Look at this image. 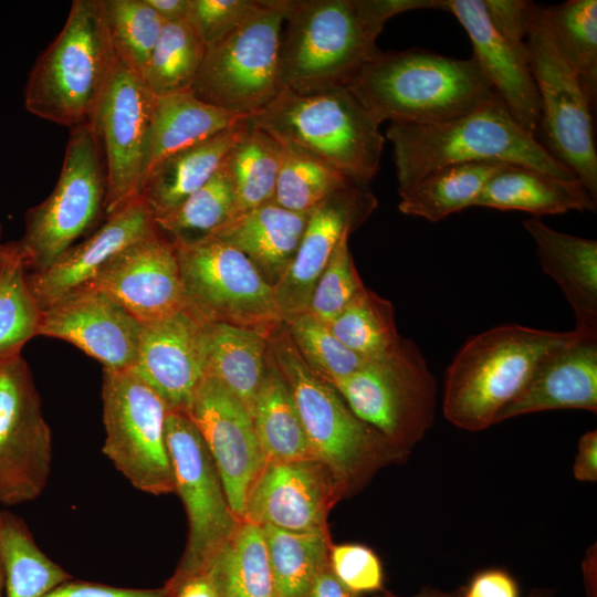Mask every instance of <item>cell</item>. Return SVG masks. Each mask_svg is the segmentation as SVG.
Returning a JSON list of instances; mask_svg holds the SVG:
<instances>
[{"label": "cell", "instance_id": "3", "mask_svg": "<svg viewBox=\"0 0 597 597\" xmlns=\"http://www.w3.org/2000/svg\"><path fill=\"white\" fill-rule=\"evenodd\" d=\"M268 342L271 360L292 392L314 457L329 468L346 494L362 489L379 469L407 459L409 452L360 420L338 391L311 369L283 323Z\"/></svg>", "mask_w": 597, "mask_h": 597}, {"label": "cell", "instance_id": "36", "mask_svg": "<svg viewBox=\"0 0 597 597\" xmlns=\"http://www.w3.org/2000/svg\"><path fill=\"white\" fill-rule=\"evenodd\" d=\"M0 555L4 570V597H43L71 579L36 545L24 521L0 512Z\"/></svg>", "mask_w": 597, "mask_h": 597}, {"label": "cell", "instance_id": "52", "mask_svg": "<svg viewBox=\"0 0 597 597\" xmlns=\"http://www.w3.org/2000/svg\"><path fill=\"white\" fill-rule=\"evenodd\" d=\"M166 597H221L219 589L207 572L168 579L164 585Z\"/></svg>", "mask_w": 597, "mask_h": 597}, {"label": "cell", "instance_id": "51", "mask_svg": "<svg viewBox=\"0 0 597 597\" xmlns=\"http://www.w3.org/2000/svg\"><path fill=\"white\" fill-rule=\"evenodd\" d=\"M461 597H521L515 579L505 570L492 568L478 573Z\"/></svg>", "mask_w": 597, "mask_h": 597}, {"label": "cell", "instance_id": "48", "mask_svg": "<svg viewBox=\"0 0 597 597\" xmlns=\"http://www.w3.org/2000/svg\"><path fill=\"white\" fill-rule=\"evenodd\" d=\"M261 0H190L188 21L208 49L243 23Z\"/></svg>", "mask_w": 597, "mask_h": 597}, {"label": "cell", "instance_id": "50", "mask_svg": "<svg viewBox=\"0 0 597 597\" xmlns=\"http://www.w3.org/2000/svg\"><path fill=\"white\" fill-rule=\"evenodd\" d=\"M43 597H166V591L164 586L154 589H136L69 579Z\"/></svg>", "mask_w": 597, "mask_h": 597}, {"label": "cell", "instance_id": "27", "mask_svg": "<svg viewBox=\"0 0 597 597\" xmlns=\"http://www.w3.org/2000/svg\"><path fill=\"white\" fill-rule=\"evenodd\" d=\"M307 212L287 210L272 200L228 220L210 235L244 253L274 285L294 259Z\"/></svg>", "mask_w": 597, "mask_h": 597}, {"label": "cell", "instance_id": "59", "mask_svg": "<svg viewBox=\"0 0 597 597\" xmlns=\"http://www.w3.org/2000/svg\"><path fill=\"white\" fill-rule=\"evenodd\" d=\"M3 243L0 242V250L2 249Z\"/></svg>", "mask_w": 597, "mask_h": 597}, {"label": "cell", "instance_id": "35", "mask_svg": "<svg viewBox=\"0 0 597 597\" xmlns=\"http://www.w3.org/2000/svg\"><path fill=\"white\" fill-rule=\"evenodd\" d=\"M207 572L221 597H276L260 525L242 520Z\"/></svg>", "mask_w": 597, "mask_h": 597}, {"label": "cell", "instance_id": "49", "mask_svg": "<svg viewBox=\"0 0 597 597\" xmlns=\"http://www.w3.org/2000/svg\"><path fill=\"white\" fill-rule=\"evenodd\" d=\"M492 24L509 40L524 44L534 4L524 0H483Z\"/></svg>", "mask_w": 597, "mask_h": 597}, {"label": "cell", "instance_id": "45", "mask_svg": "<svg viewBox=\"0 0 597 597\" xmlns=\"http://www.w3.org/2000/svg\"><path fill=\"white\" fill-rule=\"evenodd\" d=\"M283 324L305 363L329 384L349 376L367 362L347 348L328 325L308 311L285 318Z\"/></svg>", "mask_w": 597, "mask_h": 597}, {"label": "cell", "instance_id": "23", "mask_svg": "<svg viewBox=\"0 0 597 597\" xmlns=\"http://www.w3.org/2000/svg\"><path fill=\"white\" fill-rule=\"evenodd\" d=\"M468 33L473 57L513 118L534 136L541 118L540 96L526 45L499 32L490 21L483 0H442Z\"/></svg>", "mask_w": 597, "mask_h": 597}, {"label": "cell", "instance_id": "1", "mask_svg": "<svg viewBox=\"0 0 597 597\" xmlns=\"http://www.w3.org/2000/svg\"><path fill=\"white\" fill-rule=\"evenodd\" d=\"M347 87L380 124L442 123L498 96L473 56L418 48L378 50Z\"/></svg>", "mask_w": 597, "mask_h": 597}, {"label": "cell", "instance_id": "46", "mask_svg": "<svg viewBox=\"0 0 597 597\" xmlns=\"http://www.w3.org/2000/svg\"><path fill=\"white\" fill-rule=\"evenodd\" d=\"M352 231L335 247L313 290L307 311L328 325L365 287L348 248Z\"/></svg>", "mask_w": 597, "mask_h": 597}, {"label": "cell", "instance_id": "5", "mask_svg": "<svg viewBox=\"0 0 597 597\" xmlns=\"http://www.w3.org/2000/svg\"><path fill=\"white\" fill-rule=\"evenodd\" d=\"M381 31L364 0H290L281 32V90L347 86L378 52Z\"/></svg>", "mask_w": 597, "mask_h": 597}, {"label": "cell", "instance_id": "56", "mask_svg": "<svg viewBox=\"0 0 597 597\" xmlns=\"http://www.w3.org/2000/svg\"><path fill=\"white\" fill-rule=\"evenodd\" d=\"M373 597H399V596H395L390 593H381V594H377ZM412 597H453L449 594H444V593H441V591H437V590H432V589H426V590H422L420 591L419 594H417L416 596H412Z\"/></svg>", "mask_w": 597, "mask_h": 597}, {"label": "cell", "instance_id": "33", "mask_svg": "<svg viewBox=\"0 0 597 597\" xmlns=\"http://www.w3.org/2000/svg\"><path fill=\"white\" fill-rule=\"evenodd\" d=\"M251 416L266 462L315 458L292 392L270 355Z\"/></svg>", "mask_w": 597, "mask_h": 597}, {"label": "cell", "instance_id": "8", "mask_svg": "<svg viewBox=\"0 0 597 597\" xmlns=\"http://www.w3.org/2000/svg\"><path fill=\"white\" fill-rule=\"evenodd\" d=\"M106 193V166L93 125L70 129L52 192L25 212L23 237L11 242L25 270L48 269L87 232L104 212Z\"/></svg>", "mask_w": 597, "mask_h": 597}, {"label": "cell", "instance_id": "54", "mask_svg": "<svg viewBox=\"0 0 597 597\" xmlns=\"http://www.w3.org/2000/svg\"><path fill=\"white\" fill-rule=\"evenodd\" d=\"M304 597H365L344 586L333 574L328 563L317 573Z\"/></svg>", "mask_w": 597, "mask_h": 597}, {"label": "cell", "instance_id": "26", "mask_svg": "<svg viewBox=\"0 0 597 597\" xmlns=\"http://www.w3.org/2000/svg\"><path fill=\"white\" fill-rule=\"evenodd\" d=\"M543 271L573 310L574 331L597 336V241L557 231L537 217L523 221Z\"/></svg>", "mask_w": 597, "mask_h": 597}, {"label": "cell", "instance_id": "28", "mask_svg": "<svg viewBox=\"0 0 597 597\" xmlns=\"http://www.w3.org/2000/svg\"><path fill=\"white\" fill-rule=\"evenodd\" d=\"M249 117L216 136L176 151L146 175L140 190L154 219L171 211L202 187L222 166L249 127Z\"/></svg>", "mask_w": 597, "mask_h": 597}, {"label": "cell", "instance_id": "7", "mask_svg": "<svg viewBox=\"0 0 597 597\" xmlns=\"http://www.w3.org/2000/svg\"><path fill=\"white\" fill-rule=\"evenodd\" d=\"M116 59L101 0L72 1L24 88L29 113L70 129L90 124Z\"/></svg>", "mask_w": 597, "mask_h": 597}, {"label": "cell", "instance_id": "21", "mask_svg": "<svg viewBox=\"0 0 597 597\" xmlns=\"http://www.w3.org/2000/svg\"><path fill=\"white\" fill-rule=\"evenodd\" d=\"M377 207L366 186L336 191L307 212V222L294 259L273 285L282 322L307 311L321 274L346 231L360 227Z\"/></svg>", "mask_w": 597, "mask_h": 597}, {"label": "cell", "instance_id": "15", "mask_svg": "<svg viewBox=\"0 0 597 597\" xmlns=\"http://www.w3.org/2000/svg\"><path fill=\"white\" fill-rule=\"evenodd\" d=\"M51 430L21 355L0 360V504L36 499L51 470Z\"/></svg>", "mask_w": 597, "mask_h": 597}, {"label": "cell", "instance_id": "6", "mask_svg": "<svg viewBox=\"0 0 597 597\" xmlns=\"http://www.w3.org/2000/svg\"><path fill=\"white\" fill-rule=\"evenodd\" d=\"M249 121L280 142L321 158L360 186L376 176L385 138L380 123L347 86L297 93L281 90Z\"/></svg>", "mask_w": 597, "mask_h": 597}, {"label": "cell", "instance_id": "40", "mask_svg": "<svg viewBox=\"0 0 597 597\" xmlns=\"http://www.w3.org/2000/svg\"><path fill=\"white\" fill-rule=\"evenodd\" d=\"M281 143L283 156L273 197L276 205L307 212L336 191L360 186L307 150Z\"/></svg>", "mask_w": 597, "mask_h": 597}, {"label": "cell", "instance_id": "44", "mask_svg": "<svg viewBox=\"0 0 597 597\" xmlns=\"http://www.w3.org/2000/svg\"><path fill=\"white\" fill-rule=\"evenodd\" d=\"M117 56L140 77L165 22L146 0H101Z\"/></svg>", "mask_w": 597, "mask_h": 597}, {"label": "cell", "instance_id": "9", "mask_svg": "<svg viewBox=\"0 0 597 597\" xmlns=\"http://www.w3.org/2000/svg\"><path fill=\"white\" fill-rule=\"evenodd\" d=\"M185 310L207 323H224L270 335L282 322L273 285L232 245L208 235L174 243Z\"/></svg>", "mask_w": 597, "mask_h": 597}, {"label": "cell", "instance_id": "19", "mask_svg": "<svg viewBox=\"0 0 597 597\" xmlns=\"http://www.w3.org/2000/svg\"><path fill=\"white\" fill-rule=\"evenodd\" d=\"M142 324L102 290L84 285L42 310L39 334L63 339L93 357L106 370L135 365Z\"/></svg>", "mask_w": 597, "mask_h": 597}, {"label": "cell", "instance_id": "39", "mask_svg": "<svg viewBox=\"0 0 597 597\" xmlns=\"http://www.w3.org/2000/svg\"><path fill=\"white\" fill-rule=\"evenodd\" d=\"M553 40L595 103L597 92V1L569 0L543 6Z\"/></svg>", "mask_w": 597, "mask_h": 597}, {"label": "cell", "instance_id": "43", "mask_svg": "<svg viewBox=\"0 0 597 597\" xmlns=\"http://www.w3.org/2000/svg\"><path fill=\"white\" fill-rule=\"evenodd\" d=\"M232 209V186L221 166L202 187L154 220L168 240L186 243L210 235L231 218Z\"/></svg>", "mask_w": 597, "mask_h": 597}, {"label": "cell", "instance_id": "53", "mask_svg": "<svg viewBox=\"0 0 597 597\" xmlns=\"http://www.w3.org/2000/svg\"><path fill=\"white\" fill-rule=\"evenodd\" d=\"M576 480L595 482L597 480V431L583 434L578 441L577 454L573 465Z\"/></svg>", "mask_w": 597, "mask_h": 597}, {"label": "cell", "instance_id": "16", "mask_svg": "<svg viewBox=\"0 0 597 597\" xmlns=\"http://www.w3.org/2000/svg\"><path fill=\"white\" fill-rule=\"evenodd\" d=\"M154 102L143 78L116 54L91 122L106 166V217L140 198Z\"/></svg>", "mask_w": 597, "mask_h": 597}, {"label": "cell", "instance_id": "38", "mask_svg": "<svg viewBox=\"0 0 597 597\" xmlns=\"http://www.w3.org/2000/svg\"><path fill=\"white\" fill-rule=\"evenodd\" d=\"M332 333L366 360L392 355L401 345L390 301L364 287L328 324Z\"/></svg>", "mask_w": 597, "mask_h": 597}, {"label": "cell", "instance_id": "58", "mask_svg": "<svg viewBox=\"0 0 597 597\" xmlns=\"http://www.w3.org/2000/svg\"><path fill=\"white\" fill-rule=\"evenodd\" d=\"M4 570L0 555V597H4Z\"/></svg>", "mask_w": 597, "mask_h": 597}, {"label": "cell", "instance_id": "11", "mask_svg": "<svg viewBox=\"0 0 597 597\" xmlns=\"http://www.w3.org/2000/svg\"><path fill=\"white\" fill-rule=\"evenodd\" d=\"M290 0H261L259 9L206 50L191 86L201 101L250 116L281 91V32Z\"/></svg>", "mask_w": 597, "mask_h": 597}, {"label": "cell", "instance_id": "32", "mask_svg": "<svg viewBox=\"0 0 597 597\" xmlns=\"http://www.w3.org/2000/svg\"><path fill=\"white\" fill-rule=\"evenodd\" d=\"M505 165L474 161L436 169L399 193L398 209L405 214L434 222L474 207L488 181Z\"/></svg>", "mask_w": 597, "mask_h": 597}, {"label": "cell", "instance_id": "4", "mask_svg": "<svg viewBox=\"0 0 597 597\" xmlns=\"http://www.w3.org/2000/svg\"><path fill=\"white\" fill-rule=\"evenodd\" d=\"M572 333L505 324L472 336L446 373L442 408L447 420L468 431L494 425L542 357Z\"/></svg>", "mask_w": 597, "mask_h": 597}, {"label": "cell", "instance_id": "34", "mask_svg": "<svg viewBox=\"0 0 597 597\" xmlns=\"http://www.w3.org/2000/svg\"><path fill=\"white\" fill-rule=\"evenodd\" d=\"M282 156V143L250 122L222 164L233 190L230 219L273 200Z\"/></svg>", "mask_w": 597, "mask_h": 597}, {"label": "cell", "instance_id": "20", "mask_svg": "<svg viewBox=\"0 0 597 597\" xmlns=\"http://www.w3.org/2000/svg\"><path fill=\"white\" fill-rule=\"evenodd\" d=\"M85 285L114 297L140 324L185 308L176 250L159 231L117 252Z\"/></svg>", "mask_w": 597, "mask_h": 597}, {"label": "cell", "instance_id": "2", "mask_svg": "<svg viewBox=\"0 0 597 597\" xmlns=\"http://www.w3.org/2000/svg\"><path fill=\"white\" fill-rule=\"evenodd\" d=\"M386 137L394 147L398 193L436 169L474 161H501L562 179L577 178L513 118L499 95L447 122L390 123Z\"/></svg>", "mask_w": 597, "mask_h": 597}, {"label": "cell", "instance_id": "57", "mask_svg": "<svg viewBox=\"0 0 597 597\" xmlns=\"http://www.w3.org/2000/svg\"><path fill=\"white\" fill-rule=\"evenodd\" d=\"M526 597H552V591L547 589H534Z\"/></svg>", "mask_w": 597, "mask_h": 597}, {"label": "cell", "instance_id": "24", "mask_svg": "<svg viewBox=\"0 0 597 597\" xmlns=\"http://www.w3.org/2000/svg\"><path fill=\"white\" fill-rule=\"evenodd\" d=\"M554 409L597 412V336L573 331L567 341L548 350L495 423Z\"/></svg>", "mask_w": 597, "mask_h": 597}, {"label": "cell", "instance_id": "41", "mask_svg": "<svg viewBox=\"0 0 597 597\" xmlns=\"http://www.w3.org/2000/svg\"><path fill=\"white\" fill-rule=\"evenodd\" d=\"M207 48L184 19L166 22L142 78L155 96L190 90Z\"/></svg>", "mask_w": 597, "mask_h": 597}, {"label": "cell", "instance_id": "37", "mask_svg": "<svg viewBox=\"0 0 597 597\" xmlns=\"http://www.w3.org/2000/svg\"><path fill=\"white\" fill-rule=\"evenodd\" d=\"M276 597H304L328 563V532L298 533L262 525Z\"/></svg>", "mask_w": 597, "mask_h": 597}, {"label": "cell", "instance_id": "25", "mask_svg": "<svg viewBox=\"0 0 597 597\" xmlns=\"http://www.w3.org/2000/svg\"><path fill=\"white\" fill-rule=\"evenodd\" d=\"M154 217L138 198L106 217V221L83 242L67 249L51 266L27 273L29 287L41 310L87 284L97 271L127 245L156 233Z\"/></svg>", "mask_w": 597, "mask_h": 597}, {"label": "cell", "instance_id": "22", "mask_svg": "<svg viewBox=\"0 0 597 597\" xmlns=\"http://www.w3.org/2000/svg\"><path fill=\"white\" fill-rule=\"evenodd\" d=\"M132 370L168 410L186 412L205 378L203 322L187 310L142 324Z\"/></svg>", "mask_w": 597, "mask_h": 597}, {"label": "cell", "instance_id": "31", "mask_svg": "<svg viewBox=\"0 0 597 597\" xmlns=\"http://www.w3.org/2000/svg\"><path fill=\"white\" fill-rule=\"evenodd\" d=\"M269 335L224 323L203 322L205 375L250 411L269 365Z\"/></svg>", "mask_w": 597, "mask_h": 597}, {"label": "cell", "instance_id": "55", "mask_svg": "<svg viewBox=\"0 0 597 597\" xmlns=\"http://www.w3.org/2000/svg\"><path fill=\"white\" fill-rule=\"evenodd\" d=\"M155 12L166 22L187 19L190 0H146Z\"/></svg>", "mask_w": 597, "mask_h": 597}, {"label": "cell", "instance_id": "30", "mask_svg": "<svg viewBox=\"0 0 597 597\" xmlns=\"http://www.w3.org/2000/svg\"><path fill=\"white\" fill-rule=\"evenodd\" d=\"M248 117L201 101L191 88L155 96L144 180L161 159L209 139Z\"/></svg>", "mask_w": 597, "mask_h": 597}, {"label": "cell", "instance_id": "42", "mask_svg": "<svg viewBox=\"0 0 597 597\" xmlns=\"http://www.w3.org/2000/svg\"><path fill=\"white\" fill-rule=\"evenodd\" d=\"M42 310L27 280V270L11 242L0 250V360L21 355L39 334Z\"/></svg>", "mask_w": 597, "mask_h": 597}, {"label": "cell", "instance_id": "12", "mask_svg": "<svg viewBox=\"0 0 597 597\" xmlns=\"http://www.w3.org/2000/svg\"><path fill=\"white\" fill-rule=\"evenodd\" d=\"M525 45L540 96V144L597 200L593 103L579 76L559 53L541 4H534Z\"/></svg>", "mask_w": 597, "mask_h": 597}, {"label": "cell", "instance_id": "18", "mask_svg": "<svg viewBox=\"0 0 597 597\" xmlns=\"http://www.w3.org/2000/svg\"><path fill=\"white\" fill-rule=\"evenodd\" d=\"M345 495L316 458L266 462L249 493L243 520L290 532H328V513Z\"/></svg>", "mask_w": 597, "mask_h": 597}, {"label": "cell", "instance_id": "13", "mask_svg": "<svg viewBox=\"0 0 597 597\" xmlns=\"http://www.w3.org/2000/svg\"><path fill=\"white\" fill-rule=\"evenodd\" d=\"M103 453L143 492L175 493L174 470L167 448V407L132 369H103Z\"/></svg>", "mask_w": 597, "mask_h": 597}, {"label": "cell", "instance_id": "47", "mask_svg": "<svg viewBox=\"0 0 597 597\" xmlns=\"http://www.w3.org/2000/svg\"><path fill=\"white\" fill-rule=\"evenodd\" d=\"M328 565L335 577L356 594L383 591L384 570L378 555L358 543L331 545Z\"/></svg>", "mask_w": 597, "mask_h": 597}, {"label": "cell", "instance_id": "10", "mask_svg": "<svg viewBox=\"0 0 597 597\" xmlns=\"http://www.w3.org/2000/svg\"><path fill=\"white\" fill-rule=\"evenodd\" d=\"M331 385L360 420L407 452L434 422L437 379L410 339L404 338L392 355L367 360Z\"/></svg>", "mask_w": 597, "mask_h": 597}, {"label": "cell", "instance_id": "29", "mask_svg": "<svg viewBox=\"0 0 597 597\" xmlns=\"http://www.w3.org/2000/svg\"><path fill=\"white\" fill-rule=\"evenodd\" d=\"M474 207L541 214L595 211L596 200L579 179H562L526 166L506 164L485 185Z\"/></svg>", "mask_w": 597, "mask_h": 597}, {"label": "cell", "instance_id": "17", "mask_svg": "<svg viewBox=\"0 0 597 597\" xmlns=\"http://www.w3.org/2000/svg\"><path fill=\"white\" fill-rule=\"evenodd\" d=\"M186 413L214 461L232 512L243 520L249 493L266 463L250 411L205 376Z\"/></svg>", "mask_w": 597, "mask_h": 597}, {"label": "cell", "instance_id": "14", "mask_svg": "<svg viewBox=\"0 0 597 597\" xmlns=\"http://www.w3.org/2000/svg\"><path fill=\"white\" fill-rule=\"evenodd\" d=\"M165 433L175 493L188 519L186 548L169 578L177 580L203 572L242 520L232 512L214 461L189 416L167 410Z\"/></svg>", "mask_w": 597, "mask_h": 597}]
</instances>
